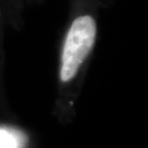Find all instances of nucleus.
Listing matches in <instances>:
<instances>
[{"instance_id":"obj_1","label":"nucleus","mask_w":148,"mask_h":148,"mask_svg":"<svg viewBox=\"0 0 148 148\" xmlns=\"http://www.w3.org/2000/svg\"><path fill=\"white\" fill-rule=\"evenodd\" d=\"M96 24L90 16L77 17L73 22L64 42L60 77L69 82L77 74L95 43Z\"/></svg>"},{"instance_id":"obj_2","label":"nucleus","mask_w":148,"mask_h":148,"mask_svg":"<svg viewBox=\"0 0 148 148\" xmlns=\"http://www.w3.org/2000/svg\"><path fill=\"white\" fill-rule=\"evenodd\" d=\"M28 137L15 127L0 126V148H26Z\"/></svg>"}]
</instances>
